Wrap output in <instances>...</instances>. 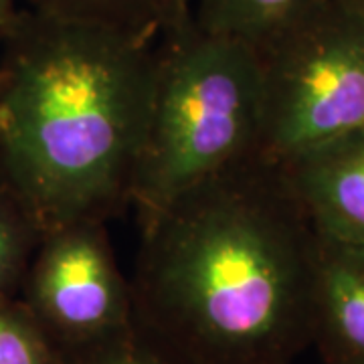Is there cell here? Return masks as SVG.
<instances>
[{
  "mask_svg": "<svg viewBox=\"0 0 364 364\" xmlns=\"http://www.w3.org/2000/svg\"><path fill=\"white\" fill-rule=\"evenodd\" d=\"M156 39L25 6L0 39V184L45 229L130 203Z\"/></svg>",
  "mask_w": 364,
  "mask_h": 364,
  "instance_id": "7a4b0ae2",
  "label": "cell"
},
{
  "mask_svg": "<svg viewBox=\"0 0 364 364\" xmlns=\"http://www.w3.org/2000/svg\"><path fill=\"white\" fill-rule=\"evenodd\" d=\"M312 346L324 364H364L363 243L318 237Z\"/></svg>",
  "mask_w": 364,
  "mask_h": 364,
  "instance_id": "52a82bcc",
  "label": "cell"
},
{
  "mask_svg": "<svg viewBox=\"0 0 364 364\" xmlns=\"http://www.w3.org/2000/svg\"><path fill=\"white\" fill-rule=\"evenodd\" d=\"M59 364H181L136 322L104 338L57 348Z\"/></svg>",
  "mask_w": 364,
  "mask_h": 364,
  "instance_id": "8fae6325",
  "label": "cell"
},
{
  "mask_svg": "<svg viewBox=\"0 0 364 364\" xmlns=\"http://www.w3.org/2000/svg\"><path fill=\"white\" fill-rule=\"evenodd\" d=\"M134 322L181 364H294L312 346L318 229L261 158L140 217Z\"/></svg>",
  "mask_w": 364,
  "mask_h": 364,
  "instance_id": "6da1fadb",
  "label": "cell"
},
{
  "mask_svg": "<svg viewBox=\"0 0 364 364\" xmlns=\"http://www.w3.org/2000/svg\"><path fill=\"white\" fill-rule=\"evenodd\" d=\"M18 11H21V0H0V39L11 28Z\"/></svg>",
  "mask_w": 364,
  "mask_h": 364,
  "instance_id": "4fadbf2b",
  "label": "cell"
},
{
  "mask_svg": "<svg viewBox=\"0 0 364 364\" xmlns=\"http://www.w3.org/2000/svg\"><path fill=\"white\" fill-rule=\"evenodd\" d=\"M282 170L320 233L364 245V126Z\"/></svg>",
  "mask_w": 364,
  "mask_h": 364,
  "instance_id": "8992f818",
  "label": "cell"
},
{
  "mask_svg": "<svg viewBox=\"0 0 364 364\" xmlns=\"http://www.w3.org/2000/svg\"><path fill=\"white\" fill-rule=\"evenodd\" d=\"M191 4H193V0H174V11H172V16L191 11ZM172 16H170V18H172ZM168 21H166V23H168Z\"/></svg>",
  "mask_w": 364,
  "mask_h": 364,
  "instance_id": "5bb4252c",
  "label": "cell"
},
{
  "mask_svg": "<svg viewBox=\"0 0 364 364\" xmlns=\"http://www.w3.org/2000/svg\"><path fill=\"white\" fill-rule=\"evenodd\" d=\"M43 233L45 227L33 210L0 184V301L18 299Z\"/></svg>",
  "mask_w": 364,
  "mask_h": 364,
  "instance_id": "30bf717a",
  "label": "cell"
},
{
  "mask_svg": "<svg viewBox=\"0 0 364 364\" xmlns=\"http://www.w3.org/2000/svg\"><path fill=\"white\" fill-rule=\"evenodd\" d=\"M322 0H193L191 13L203 31L257 47Z\"/></svg>",
  "mask_w": 364,
  "mask_h": 364,
  "instance_id": "ba28073f",
  "label": "cell"
},
{
  "mask_svg": "<svg viewBox=\"0 0 364 364\" xmlns=\"http://www.w3.org/2000/svg\"><path fill=\"white\" fill-rule=\"evenodd\" d=\"M18 301L55 348L134 324L130 279L119 269L104 219H73L45 229Z\"/></svg>",
  "mask_w": 364,
  "mask_h": 364,
  "instance_id": "5b68a950",
  "label": "cell"
},
{
  "mask_svg": "<svg viewBox=\"0 0 364 364\" xmlns=\"http://www.w3.org/2000/svg\"><path fill=\"white\" fill-rule=\"evenodd\" d=\"M257 156L284 168L364 126V0H322L255 47Z\"/></svg>",
  "mask_w": 364,
  "mask_h": 364,
  "instance_id": "277c9868",
  "label": "cell"
},
{
  "mask_svg": "<svg viewBox=\"0 0 364 364\" xmlns=\"http://www.w3.org/2000/svg\"><path fill=\"white\" fill-rule=\"evenodd\" d=\"M35 13L112 26L156 39L166 25L174 0H21Z\"/></svg>",
  "mask_w": 364,
  "mask_h": 364,
  "instance_id": "9c48e42d",
  "label": "cell"
},
{
  "mask_svg": "<svg viewBox=\"0 0 364 364\" xmlns=\"http://www.w3.org/2000/svg\"><path fill=\"white\" fill-rule=\"evenodd\" d=\"M0 364H59V354L18 299L0 301Z\"/></svg>",
  "mask_w": 364,
  "mask_h": 364,
  "instance_id": "7c38bea8",
  "label": "cell"
},
{
  "mask_svg": "<svg viewBox=\"0 0 364 364\" xmlns=\"http://www.w3.org/2000/svg\"><path fill=\"white\" fill-rule=\"evenodd\" d=\"M259 67L253 45L176 14L156 39V69L130 205L140 217L257 156ZM259 158V156H257Z\"/></svg>",
  "mask_w": 364,
  "mask_h": 364,
  "instance_id": "3957f363",
  "label": "cell"
}]
</instances>
